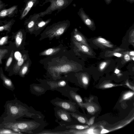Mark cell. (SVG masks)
Listing matches in <instances>:
<instances>
[{"label": "cell", "instance_id": "obj_1", "mask_svg": "<svg viewBox=\"0 0 134 134\" xmlns=\"http://www.w3.org/2000/svg\"><path fill=\"white\" fill-rule=\"evenodd\" d=\"M5 111L0 118L2 122L16 121L27 115L28 109L19 100L15 99L7 101L4 106Z\"/></svg>", "mask_w": 134, "mask_h": 134}, {"label": "cell", "instance_id": "obj_2", "mask_svg": "<svg viewBox=\"0 0 134 134\" xmlns=\"http://www.w3.org/2000/svg\"><path fill=\"white\" fill-rule=\"evenodd\" d=\"M38 124L32 121H17L0 123V129L11 130L18 133L21 132L32 133V130L38 127Z\"/></svg>", "mask_w": 134, "mask_h": 134}, {"label": "cell", "instance_id": "obj_3", "mask_svg": "<svg viewBox=\"0 0 134 134\" xmlns=\"http://www.w3.org/2000/svg\"><path fill=\"white\" fill-rule=\"evenodd\" d=\"M73 0H45L43 4L50 3L49 6L44 11L40 12L41 16L43 17L46 15L51 14L52 12L57 10L59 13L68 7Z\"/></svg>", "mask_w": 134, "mask_h": 134}, {"label": "cell", "instance_id": "obj_4", "mask_svg": "<svg viewBox=\"0 0 134 134\" xmlns=\"http://www.w3.org/2000/svg\"><path fill=\"white\" fill-rule=\"evenodd\" d=\"M70 24V21L68 20L58 22L51 26L46 33L50 38L59 36L64 32Z\"/></svg>", "mask_w": 134, "mask_h": 134}, {"label": "cell", "instance_id": "obj_5", "mask_svg": "<svg viewBox=\"0 0 134 134\" xmlns=\"http://www.w3.org/2000/svg\"><path fill=\"white\" fill-rule=\"evenodd\" d=\"M24 7L19 10L20 13V19L22 20L27 15L29 11L33 7L38 3L39 0H25Z\"/></svg>", "mask_w": 134, "mask_h": 134}, {"label": "cell", "instance_id": "obj_6", "mask_svg": "<svg viewBox=\"0 0 134 134\" xmlns=\"http://www.w3.org/2000/svg\"><path fill=\"white\" fill-rule=\"evenodd\" d=\"M81 20L84 24L90 29L92 30L95 28L94 21L85 12L83 8H81L77 13Z\"/></svg>", "mask_w": 134, "mask_h": 134}, {"label": "cell", "instance_id": "obj_7", "mask_svg": "<svg viewBox=\"0 0 134 134\" xmlns=\"http://www.w3.org/2000/svg\"><path fill=\"white\" fill-rule=\"evenodd\" d=\"M73 69L72 65L69 64L55 66L50 68V70L53 75L55 74H59L68 72L72 71Z\"/></svg>", "mask_w": 134, "mask_h": 134}, {"label": "cell", "instance_id": "obj_8", "mask_svg": "<svg viewBox=\"0 0 134 134\" xmlns=\"http://www.w3.org/2000/svg\"><path fill=\"white\" fill-rule=\"evenodd\" d=\"M40 13L30 15L25 21L24 24L27 30L30 32L35 30L36 21L39 17H41Z\"/></svg>", "mask_w": 134, "mask_h": 134}, {"label": "cell", "instance_id": "obj_9", "mask_svg": "<svg viewBox=\"0 0 134 134\" xmlns=\"http://www.w3.org/2000/svg\"><path fill=\"white\" fill-rule=\"evenodd\" d=\"M18 6L14 5L8 9H4L0 12V19L8 17L12 18L17 14Z\"/></svg>", "mask_w": 134, "mask_h": 134}, {"label": "cell", "instance_id": "obj_10", "mask_svg": "<svg viewBox=\"0 0 134 134\" xmlns=\"http://www.w3.org/2000/svg\"><path fill=\"white\" fill-rule=\"evenodd\" d=\"M0 78L2 79L3 86L6 88L13 91L15 88L13 83L10 79L4 74L2 67L0 68Z\"/></svg>", "mask_w": 134, "mask_h": 134}, {"label": "cell", "instance_id": "obj_11", "mask_svg": "<svg viewBox=\"0 0 134 134\" xmlns=\"http://www.w3.org/2000/svg\"><path fill=\"white\" fill-rule=\"evenodd\" d=\"M54 103L56 105L65 110L72 112H74L75 110V106L70 102L65 101H56Z\"/></svg>", "mask_w": 134, "mask_h": 134}, {"label": "cell", "instance_id": "obj_12", "mask_svg": "<svg viewBox=\"0 0 134 134\" xmlns=\"http://www.w3.org/2000/svg\"><path fill=\"white\" fill-rule=\"evenodd\" d=\"M73 41L75 46L80 51L87 54L91 55L92 52L88 46L78 42L74 40Z\"/></svg>", "mask_w": 134, "mask_h": 134}, {"label": "cell", "instance_id": "obj_13", "mask_svg": "<svg viewBox=\"0 0 134 134\" xmlns=\"http://www.w3.org/2000/svg\"><path fill=\"white\" fill-rule=\"evenodd\" d=\"M74 34L73 36L74 40L78 42L88 46L85 38L79 32L77 29H75Z\"/></svg>", "mask_w": 134, "mask_h": 134}, {"label": "cell", "instance_id": "obj_14", "mask_svg": "<svg viewBox=\"0 0 134 134\" xmlns=\"http://www.w3.org/2000/svg\"><path fill=\"white\" fill-rule=\"evenodd\" d=\"M52 19L49 18L46 20L39 17L37 19L35 26V30H37L45 27L51 21Z\"/></svg>", "mask_w": 134, "mask_h": 134}, {"label": "cell", "instance_id": "obj_15", "mask_svg": "<svg viewBox=\"0 0 134 134\" xmlns=\"http://www.w3.org/2000/svg\"><path fill=\"white\" fill-rule=\"evenodd\" d=\"M68 113L65 110L61 109L58 110L57 112V116L60 119L65 122H70L71 119Z\"/></svg>", "mask_w": 134, "mask_h": 134}, {"label": "cell", "instance_id": "obj_16", "mask_svg": "<svg viewBox=\"0 0 134 134\" xmlns=\"http://www.w3.org/2000/svg\"><path fill=\"white\" fill-rule=\"evenodd\" d=\"M27 58V56L26 54H24L19 59L14 65L13 68V72L17 73L19 71L21 66Z\"/></svg>", "mask_w": 134, "mask_h": 134}, {"label": "cell", "instance_id": "obj_17", "mask_svg": "<svg viewBox=\"0 0 134 134\" xmlns=\"http://www.w3.org/2000/svg\"><path fill=\"white\" fill-rule=\"evenodd\" d=\"M60 50L59 48H49L41 52L40 54L41 55H51L58 52Z\"/></svg>", "mask_w": 134, "mask_h": 134}, {"label": "cell", "instance_id": "obj_18", "mask_svg": "<svg viewBox=\"0 0 134 134\" xmlns=\"http://www.w3.org/2000/svg\"><path fill=\"white\" fill-rule=\"evenodd\" d=\"M70 95L71 97L80 106H83V103L82 98L80 96L73 92L71 91Z\"/></svg>", "mask_w": 134, "mask_h": 134}, {"label": "cell", "instance_id": "obj_19", "mask_svg": "<svg viewBox=\"0 0 134 134\" xmlns=\"http://www.w3.org/2000/svg\"><path fill=\"white\" fill-rule=\"evenodd\" d=\"M23 40V33L21 31L17 32L15 36V42L17 48L19 47L21 44Z\"/></svg>", "mask_w": 134, "mask_h": 134}, {"label": "cell", "instance_id": "obj_20", "mask_svg": "<svg viewBox=\"0 0 134 134\" xmlns=\"http://www.w3.org/2000/svg\"><path fill=\"white\" fill-rule=\"evenodd\" d=\"M96 41L98 43L105 47L108 48L113 47V45L111 44L110 42L103 38L100 37L98 38L97 39Z\"/></svg>", "mask_w": 134, "mask_h": 134}, {"label": "cell", "instance_id": "obj_21", "mask_svg": "<svg viewBox=\"0 0 134 134\" xmlns=\"http://www.w3.org/2000/svg\"><path fill=\"white\" fill-rule=\"evenodd\" d=\"M29 65V62L28 61L20 68L19 71V75L21 77H24L27 72Z\"/></svg>", "mask_w": 134, "mask_h": 134}, {"label": "cell", "instance_id": "obj_22", "mask_svg": "<svg viewBox=\"0 0 134 134\" xmlns=\"http://www.w3.org/2000/svg\"><path fill=\"white\" fill-rule=\"evenodd\" d=\"M15 21L14 19H12L5 25L0 26V31H9Z\"/></svg>", "mask_w": 134, "mask_h": 134}, {"label": "cell", "instance_id": "obj_23", "mask_svg": "<svg viewBox=\"0 0 134 134\" xmlns=\"http://www.w3.org/2000/svg\"><path fill=\"white\" fill-rule=\"evenodd\" d=\"M70 114L80 123L82 124H85L87 123L88 124V122H87L86 119L83 116L73 113H71Z\"/></svg>", "mask_w": 134, "mask_h": 134}, {"label": "cell", "instance_id": "obj_24", "mask_svg": "<svg viewBox=\"0 0 134 134\" xmlns=\"http://www.w3.org/2000/svg\"><path fill=\"white\" fill-rule=\"evenodd\" d=\"M14 51L12 50L10 56L8 59L5 65V70H7L10 66L13 60V57Z\"/></svg>", "mask_w": 134, "mask_h": 134}, {"label": "cell", "instance_id": "obj_25", "mask_svg": "<svg viewBox=\"0 0 134 134\" xmlns=\"http://www.w3.org/2000/svg\"><path fill=\"white\" fill-rule=\"evenodd\" d=\"M68 128L76 129L78 130H82L89 128L88 125H76L68 126Z\"/></svg>", "mask_w": 134, "mask_h": 134}, {"label": "cell", "instance_id": "obj_26", "mask_svg": "<svg viewBox=\"0 0 134 134\" xmlns=\"http://www.w3.org/2000/svg\"><path fill=\"white\" fill-rule=\"evenodd\" d=\"M134 95L133 92L129 91L124 93L122 97L123 100H127L132 97Z\"/></svg>", "mask_w": 134, "mask_h": 134}, {"label": "cell", "instance_id": "obj_27", "mask_svg": "<svg viewBox=\"0 0 134 134\" xmlns=\"http://www.w3.org/2000/svg\"><path fill=\"white\" fill-rule=\"evenodd\" d=\"M8 52V51L6 49H0V64L2 63V60L5 55Z\"/></svg>", "mask_w": 134, "mask_h": 134}, {"label": "cell", "instance_id": "obj_28", "mask_svg": "<svg viewBox=\"0 0 134 134\" xmlns=\"http://www.w3.org/2000/svg\"><path fill=\"white\" fill-rule=\"evenodd\" d=\"M119 85L114 84L111 83H107L103 85L102 86V87L103 88H108L116 86H118Z\"/></svg>", "mask_w": 134, "mask_h": 134}, {"label": "cell", "instance_id": "obj_29", "mask_svg": "<svg viewBox=\"0 0 134 134\" xmlns=\"http://www.w3.org/2000/svg\"><path fill=\"white\" fill-rule=\"evenodd\" d=\"M8 37L5 36L2 37L0 39V46H2L7 43Z\"/></svg>", "mask_w": 134, "mask_h": 134}, {"label": "cell", "instance_id": "obj_30", "mask_svg": "<svg viewBox=\"0 0 134 134\" xmlns=\"http://www.w3.org/2000/svg\"><path fill=\"white\" fill-rule=\"evenodd\" d=\"M81 80L83 84L84 85H87L89 82V80L88 77L85 75H83L81 78Z\"/></svg>", "mask_w": 134, "mask_h": 134}, {"label": "cell", "instance_id": "obj_31", "mask_svg": "<svg viewBox=\"0 0 134 134\" xmlns=\"http://www.w3.org/2000/svg\"><path fill=\"white\" fill-rule=\"evenodd\" d=\"M86 109L88 112L90 113H93L95 111L94 107L92 105L88 106Z\"/></svg>", "mask_w": 134, "mask_h": 134}, {"label": "cell", "instance_id": "obj_32", "mask_svg": "<svg viewBox=\"0 0 134 134\" xmlns=\"http://www.w3.org/2000/svg\"><path fill=\"white\" fill-rule=\"evenodd\" d=\"M8 5V4L3 3L1 0H0V12Z\"/></svg>", "mask_w": 134, "mask_h": 134}, {"label": "cell", "instance_id": "obj_33", "mask_svg": "<svg viewBox=\"0 0 134 134\" xmlns=\"http://www.w3.org/2000/svg\"><path fill=\"white\" fill-rule=\"evenodd\" d=\"M107 63L106 62H103L101 63L99 66V69L100 70H103L106 66Z\"/></svg>", "mask_w": 134, "mask_h": 134}, {"label": "cell", "instance_id": "obj_34", "mask_svg": "<svg viewBox=\"0 0 134 134\" xmlns=\"http://www.w3.org/2000/svg\"><path fill=\"white\" fill-rule=\"evenodd\" d=\"M34 89L36 91L38 92H42L43 91V88L38 86H35L33 87Z\"/></svg>", "mask_w": 134, "mask_h": 134}, {"label": "cell", "instance_id": "obj_35", "mask_svg": "<svg viewBox=\"0 0 134 134\" xmlns=\"http://www.w3.org/2000/svg\"><path fill=\"white\" fill-rule=\"evenodd\" d=\"M66 84V83L65 81L62 80L59 82L58 83V86L59 87H63L65 86Z\"/></svg>", "mask_w": 134, "mask_h": 134}, {"label": "cell", "instance_id": "obj_36", "mask_svg": "<svg viewBox=\"0 0 134 134\" xmlns=\"http://www.w3.org/2000/svg\"><path fill=\"white\" fill-rule=\"evenodd\" d=\"M95 118V117L93 116L90 119L88 124L89 126L92 125L94 123Z\"/></svg>", "mask_w": 134, "mask_h": 134}, {"label": "cell", "instance_id": "obj_37", "mask_svg": "<svg viewBox=\"0 0 134 134\" xmlns=\"http://www.w3.org/2000/svg\"><path fill=\"white\" fill-rule=\"evenodd\" d=\"M124 59L126 61H129L130 60V57L129 55L127 54H125L124 56Z\"/></svg>", "mask_w": 134, "mask_h": 134}, {"label": "cell", "instance_id": "obj_38", "mask_svg": "<svg viewBox=\"0 0 134 134\" xmlns=\"http://www.w3.org/2000/svg\"><path fill=\"white\" fill-rule=\"evenodd\" d=\"M114 56L118 57H121L122 55L121 53L118 52H114L113 53Z\"/></svg>", "mask_w": 134, "mask_h": 134}, {"label": "cell", "instance_id": "obj_39", "mask_svg": "<svg viewBox=\"0 0 134 134\" xmlns=\"http://www.w3.org/2000/svg\"><path fill=\"white\" fill-rule=\"evenodd\" d=\"M126 85L129 88H130L133 91L134 90V87L133 86H132L129 83L128 81H127L126 83Z\"/></svg>", "mask_w": 134, "mask_h": 134}, {"label": "cell", "instance_id": "obj_40", "mask_svg": "<svg viewBox=\"0 0 134 134\" xmlns=\"http://www.w3.org/2000/svg\"><path fill=\"white\" fill-rule=\"evenodd\" d=\"M109 132V131L108 130L104 129H103L101 131L100 133H108Z\"/></svg>", "mask_w": 134, "mask_h": 134}, {"label": "cell", "instance_id": "obj_41", "mask_svg": "<svg viewBox=\"0 0 134 134\" xmlns=\"http://www.w3.org/2000/svg\"><path fill=\"white\" fill-rule=\"evenodd\" d=\"M106 4L107 5L110 4L112 2V0H104Z\"/></svg>", "mask_w": 134, "mask_h": 134}, {"label": "cell", "instance_id": "obj_42", "mask_svg": "<svg viewBox=\"0 0 134 134\" xmlns=\"http://www.w3.org/2000/svg\"><path fill=\"white\" fill-rule=\"evenodd\" d=\"M120 72V70L117 69H116L114 71V73L116 74H118Z\"/></svg>", "mask_w": 134, "mask_h": 134}, {"label": "cell", "instance_id": "obj_43", "mask_svg": "<svg viewBox=\"0 0 134 134\" xmlns=\"http://www.w3.org/2000/svg\"><path fill=\"white\" fill-rule=\"evenodd\" d=\"M129 54L132 56H134V51H132L129 52Z\"/></svg>", "mask_w": 134, "mask_h": 134}, {"label": "cell", "instance_id": "obj_44", "mask_svg": "<svg viewBox=\"0 0 134 134\" xmlns=\"http://www.w3.org/2000/svg\"><path fill=\"white\" fill-rule=\"evenodd\" d=\"M127 2H129L131 3H132L134 2V0H126Z\"/></svg>", "mask_w": 134, "mask_h": 134}, {"label": "cell", "instance_id": "obj_45", "mask_svg": "<svg viewBox=\"0 0 134 134\" xmlns=\"http://www.w3.org/2000/svg\"><path fill=\"white\" fill-rule=\"evenodd\" d=\"M131 59H132V60L134 61V56H133L132 57H131Z\"/></svg>", "mask_w": 134, "mask_h": 134}, {"label": "cell", "instance_id": "obj_46", "mask_svg": "<svg viewBox=\"0 0 134 134\" xmlns=\"http://www.w3.org/2000/svg\"><path fill=\"white\" fill-rule=\"evenodd\" d=\"M1 121H2V120H1V119H0V123H1L2 122H1Z\"/></svg>", "mask_w": 134, "mask_h": 134}]
</instances>
